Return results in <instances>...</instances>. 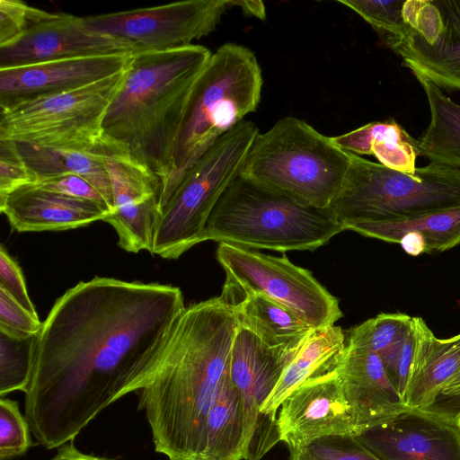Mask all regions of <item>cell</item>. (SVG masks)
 <instances>
[{"instance_id":"obj_1","label":"cell","mask_w":460,"mask_h":460,"mask_svg":"<svg viewBox=\"0 0 460 460\" xmlns=\"http://www.w3.org/2000/svg\"><path fill=\"white\" fill-rule=\"evenodd\" d=\"M178 287L94 277L57 299L39 334L25 393L31 432L47 449L75 438L137 392L185 309Z\"/></svg>"},{"instance_id":"obj_2","label":"cell","mask_w":460,"mask_h":460,"mask_svg":"<svg viewBox=\"0 0 460 460\" xmlns=\"http://www.w3.org/2000/svg\"><path fill=\"white\" fill-rule=\"evenodd\" d=\"M237 326L221 296L185 307L143 377L138 409L155 451L169 460H203L208 415L229 369Z\"/></svg>"},{"instance_id":"obj_3","label":"cell","mask_w":460,"mask_h":460,"mask_svg":"<svg viewBox=\"0 0 460 460\" xmlns=\"http://www.w3.org/2000/svg\"><path fill=\"white\" fill-rule=\"evenodd\" d=\"M211 54L196 44L134 53L105 112L104 139L155 172L161 185L172 167L191 88Z\"/></svg>"},{"instance_id":"obj_4","label":"cell","mask_w":460,"mask_h":460,"mask_svg":"<svg viewBox=\"0 0 460 460\" xmlns=\"http://www.w3.org/2000/svg\"><path fill=\"white\" fill-rule=\"evenodd\" d=\"M262 74L254 53L226 43L213 52L196 78L186 105L161 206L168 202L185 172L222 136L256 111Z\"/></svg>"},{"instance_id":"obj_5","label":"cell","mask_w":460,"mask_h":460,"mask_svg":"<svg viewBox=\"0 0 460 460\" xmlns=\"http://www.w3.org/2000/svg\"><path fill=\"white\" fill-rule=\"evenodd\" d=\"M344 230L331 207L301 202L240 173L214 207L203 240L280 252L313 251Z\"/></svg>"},{"instance_id":"obj_6","label":"cell","mask_w":460,"mask_h":460,"mask_svg":"<svg viewBox=\"0 0 460 460\" xmlns=\"http://www.w3.org/2000/svg\"><path fill=\"white\" fill-rule=\"evenodd\" d=\"M349 153L305 121L285 117L256 136L241 174L278 193L328 208L345 180Z\"/></svg>"},{"instance_id":"obj_7","label":"cell","mask_w":460,"mask_h":460,"mask_svg":"<svg viewBox=\"0 0 460 460\" xmlns=\"http://www.w3.org/2000/svg\"><path fill=\"white\" fill-rule=\"evenodd\" d=\"M349 157L343 184L330 206L345 230L460 207V169L429 163L411 175L352 153Z\"/></svg>"},{"instance_id":"obj_8","label":"cell","mask_w":460,"mask_h":460,"mask_svg":"<svg viewBox=\"0 0 460 460\" xmlns=\"http://www.w3.org/2000/svg\"><path fill=\"white\" fill-rule=\"evenodd\" d=\"M258 134L253 122L241 121L185 172L163 207L152 254L175 260L204 242L206 223L223 192L240 174Z\"/></svg>"},{"instance_id":"obj_9","label":"cell","mask_w":460,"mask_h":460,"mask_svg":"<svg viewBox=\"0 0 460 460\" xmlns=\"http://www.w3.org/2000/svg\"><path fill=\"white\" fill-rule=\"evenodd\" d=\"M125 70L75 90L1 110L0 139L98 150L103 143L105 112L121 85Z\"/></svg>"},{"instance_id":"obj_10","label":"cell","mask_w":460,"mask_h":460,"mask_svg":"<svg viewBox=\"0 0 460 460\" xmlns=\"http://www.w3.org/2000/svg\"><path fill=\"white\" fill-rule=\"evenodd\" d=\"M217 259L226 273L221 296L227 302L246 294H262L314 329L334 325L342 316L338 300L309 270L295 265L286 256H270L219 243Z\"/></svg>"},{"instance_id":"obj_11","label":"cell","mask_w":460,"mask_h":460,"mask_svg":"<svg viewBox=\"0 0 460 460\" xmlns=\"http://www.w3.org/2000/svg\"><path fill=\"white\" fill-rule=\"evenodd\" d=\"M233 0H186L84 17L100 33L126 40L137 51H164L192 45L211 33Z\"/></svg>"},{"instance_id":"obj_12","label":"cell","mask_w":460,"mask_h":460,"mask_svg":"<svg viewBox=\"0 0 460 460\" xmlns=\"http://www.w3.org/2000/svg\"><path fill=\"white\" fill-rule=\"evenodd\" d=\"M299 349L271 348L238 323L230 351L229 373L243 401V460H261L280 442L277 419L262 414L261 408Z\"/></svg>"},{"instance_id":"obj_13","label":"cell","mask_w":460,"mask_h":460,"mask_svg":"<svg viewBox=\"0 0 460 460\" xmlns=\"http://www.w3.org/2000/svg\"><path fill=\"white\" fill-rule=\"evenodd\" d=\"M113 210L102 221L118 234L119 246L128 252L152 253L154 236L162 217V185L158 176L128 153L104 140Z\"/></svg>"},{"instance_id":"obj_14","label":"cell","mask_w":460,"mask_h":460,"mask_svg":"<svg viewBox=\"0 0 460 460\" xmlns=\"http://www.w3.org/2000/svg\"><path fill=\"white\" fill-rule=\"evenodd\" d=\"M131 42L90 29L84 17L67 13L55 16L28 29L0 46V69L25 66L60 59L133 55Z\"/></svg>"},{"instance_id":"obj_15","label":"cell","mask_w":460,"mask_h":460,"mask_svg":"<svg viewBox=\"0 0 460 460\" xmlns=\"http://www.w3.org/2000/svg\"><path fill=\"white\" fill-rule=\"evenodd\" d=\"M355 438L380 460H460L456 416L431 408H410Z\"/></svg>"},{"instance_id":"obj_16","label":"cell","mask_w":460,"mask_h":460,"mask_svg":"<svg viewBox=\"0 0 460 460\" xmlns=\"http://www.w3.org/2000/svg\"><path fill=\"white\" fill-rule=\"evenodd\" d=\"M278 411L280 441L288 450L327 436L357 435L339 367L299 385L283 400Z\"/></svg>"},{"instance_id":"obj_17","label":"cell","mask_w":460,"mask_h":460,"mask_svg":"<svg viewBox=\"0 0 460 460\" xmlns=\"http://www.w3.org/2000/svg\"><path fill=\"white\" fill-rule=\"evenodd\" d=\"M132 55L85 57L0 69L1 110L75 90L124 71Z\"/></svg>"},{"instance_id":"obj_18","label":"cell","mask_w":460,"mask_h":460,"mask_svg":"<svg viewBox=\"0 0 460 460\" xmlns=\"http://www.w3.org/2000/svg\"><path fill=\"white\" fill-rule=\"evenodd\" d=\"M339 372L357 435L410 409L375 352L347 345Z\"/></svg>"},{"instance_id":"obj_19","label":"cell","mask_w":460,"mask_h":460,"mask_svg":"<svg viewBox=\"0 0 460 460\" xmlns=\"http://www.w3.org/2000/svg\"><path fill=\"white\" fill-rule=\"evenodd\" d=\"M0 211L17 232L63 231L103 220L110 210L31 182L0 199Z\"/></svg>"},{"instance_id":"obj_20","label":"cell","mask_w":460,"mask_h":460,"mask_svg":"<svg viewBox=\"0 0 460 460\" xmlns=\"http://www.w3.org/2000/svg\"><path fill=\"white\" fill-rule=\"evenodd\" d=\"M444 29L429 44L412 29L393 49L413 75H421L440 89L460 91V1L435 0Z\"/></svg>"},{"instance_id":"obj_21","label":"cell","mask_w":460,"mask_h":460,"mask_svg":"<svg viewBox=\"0 0 460 460\" xmlns=\"http://www.w3.org/2000/svg\"><path fill=\"white\" fill-rule=\"evenodd\" d=\"M414 347L404 394L412 409H429L460 371V333L437 338L421 317H412Z\"/></svg>"},{"instance_id":"obj_22","label":"cell","mask_w":460,"mask_h":460,"mask_svg":"<svg viewBox=\"0 0 460 460\" xmlns=\"http://www.w3.org/2000/svg\"><path fill=\"white\" fill-rule=\"evenodd\" d=\"M346 346V336L340 326L314 329L284 369L261 408L262 414L277 419L280 404L292 390L310 378L340 367Z\"/></svg>"},{"instance_id":"obj_23","label":"cell","mask_w":460,"mask_h":460,"mask_svg":"<svg viewBox=\"0 0 460 460\" xmlns=\"http://www.w3.org/2000/svg\"><path fill=\"white\" fill-rule=\"evenodd\" d=\"M14 143L34 181L63 174L80 176L99 190L111 212L113 210L111 185L102 151L103 143L95 151Z\"/></svg>"},{"instance_id":"obj_24","label":"cell","mask_w":460,"mask_h":460,"mask_svg":"<svg viewBox=\"0 0 460 460\" xmlns=\"http://www.w3.org/2000/svg\"><path fill=\"white\" fill-rule=\"evenodd\" d=\"M341 149L357 155H374L382 165L414 175L420 155L418 140L395 121H376L331 137Z\"/></svg>"},{"instance_id":"obj_25","label":"cell","mask_w":460,"mask_h":460,"mask_svg":"<svg viewBox=\"0 0 460 460\" xmlns=\"http://www.w3.org/2000/svg\"><path fill=\"white\" fill-rule=\"evenodd\" d=\"M227 303L234 309L238 323L271 348L296 349L314 330L292 311L262 294H246Z\"/></svg>"},{"instance_id":"obj_26","label":"cell","mask_w":460,"mask_h":460,"mask_svg":"<svg viewBox=\"0 0 460 460\" xmlns=\"http://www.w3.org/2000/svg\"><path fill=\"white\" fill-rule=\"evenodd\" d=\"M244 445L243 401L228 369L208 415L203 460H243Z\"/></svg>"},{"instance_id":"obj_27","label":"cell","mask_w":460,"mask_h":460,"mask_svg":"<svg viewBox=\"0 0 460 460\" xmlns=\"http://www.w3.org/2000/svg\"><path fill=\"white\" fill-rule=\"evenodd\" d=\"M423 88L430 111L429 124L418 139L420 155L460 169V104L427 78L414 75Z\"/></svg>"},{"instance_id":"obj_28","label":"cell","mask_w":460,"mask_h":460,"mask_svg":"<svg viewBox=\"0 0 460 460\" xmlns=\"http://www.w3.org/2000/svg\"><path fill=\"white\" fill-rule=\"evenodd\" d=\"M364 236L400 243L407 234H417L428 254L442 252L460 244V207L439 210L405 221L369 222L349 228Z\"/></svg>"},{"instance_id":"obj_29","label":"cell","mask_w":460,"mask_h":460,"mask_svg":"<svg viewBox=\"0 0 460 460\" xmlns=\"http://www.w3.org/2000/svg\"><path fill=\"white\" fill-rule=\"evenodd\" d=\"M412 317L402 313H382L349 331L348 346L371 350L378 355L395 386L404 341Z\"/></svg>"},{"instance_id":"obj_30","label":"cell","mask_w":460,"mask_h":460,"mask_svg":"<svg viewBox=\"0 0 460 460\" xmlns=\"http://www.w3.org/2000/svg\"><path fill=\"white\" fill-rule=\"evenodd\" d=\"M39 334L19 337L0 330L1 397L14 391L26 393L33 372Z\"/></svg>"},{"instance_id":"obj_31","label":"cell","mask_w":460,"mask_h":460,"mask_svg":"<svg viewBox=\"0 0 460 460\" xmlns=\"http://www.w3.org/2000/svg\"><path fill=\"white\" fill-rule=\"evenodd\" d=\"M365 20L382 42L392 50L401 42L410 27L403 22L404 1L339 0Z\"/></svg>"},{"instance_id":"obj_32","label":"cell","mask_w":460,"mask_h":460,"mask_svg":"<svg viewBox=\"0 0 460 460\" xmlns=\"http://www.w3.org/2000/svg\"><path fill=\"white\" fill-rule=\"evenodd\" d=\"M289 453V460H380L353 435L320 438Z\"/></svg>"},{"instance_id":"obj_33","label":"cell","mask_w":460,"mask_h":460,"mask_svg":"<svg viewBox=\"0 0 460 460\" xmlns=\"http://www.w3.org/2000/svg\"><path fill=\"white\" fill-rule=\"evenodd\" d=\"M29 423L17 402L0 400V460L22 456L32 446Z\"/></svg>"},{"instance_id":"obj_34","label":"cell","mask_w":460,"mask_h":460,"mask_svg":"<svg viewBox=\"0 0 460 460\" xmlns=\"http://www.w3.org/2000/svg\"><path fill=\"white\" fill-rule=\"evenodd\" d=\"M55 14L20 0H1L0 46L16 39L32 26L53 18Z\"/></svg>"},{"instance_id":"obj_35","label":"cell","mask_w":460,"mask_h":460,"mask_svg":"<svg viewBox=\"0 0 460 460\" xmlns=\"http://www.w3.org/2000/svg\"><path fill=\"white\" fill-rule=\"evenodd\" d=\"M402 14L403 22L429 44H433L444 29L435 0L404 1Z\"/></svg>"},{"instance_id":"obj_36","label":"cell","mask_w":460,"mask_h":460,"mask_svg":"<svg viewBox=\"0 0 460 460\" xmlns=\"http://www.w3.org/2000/svg\"><path fill=\"white\" fill-rule=\"evenodd\" d=\"M43 323L31 314L0 287V330L12 335L28 337L39 334Z\"/></svg>"},{"instance_id":"obj_37","label":"cell","mask_w":460,"mask_h":460,"mask_svg":"<svg viewBox=\"0 0 460 460\" xmlns=\"http://www.w3.org/2000/svg\"><path fill=\"white\" fill-rule=\"evenodd\" d=\"M33 181L15 143L0 139V199Z\"/></svg>"},{"instance_id":"obj_38","label":"cell","mask_w":460,"mask_h":460,"mask_svg":"<svg viewBox=\"0 0 460 460\" xmlns=\"http://www.w3.org/2000/svg\"><path fill=\"white\" fill-rule=\"evenodd\" d=\"M32 183L50 191L93 201L110 210L104 197L99 190L90 181L80 176L74 174L56 175L37 179Z\"/></svg>"},{"instance_id":"obj_39","label":"cell","mask_w":460,"mask_h":460,"mask_svg":"<svg viewBox=\"0 0 460 460\" xmlns=\"http://www.w3.org/2000/svg\"><path fill=\"white\" fill-rule=\"evenodd\" d=\"M0 287L31 314L39 318L28 294L22 270L3 245L0 247Z\"/></svg>"},{"instance_id":"obj_40","label":"cell","mask_w":460,"mask_h":460,"mask_svg":"<svg viewBox=\"0 0 460 460\" xmlns=\"http://www.w3.org/2000/svg\"><path fill=\"white\" fill-rule=\"evenodd\" d=\"M50 460H111L81 452L76 448L73 441L58 447L57 455Z\"/></svg>"},{"instance_id":"obj_41","label":"cell","mask_w":460,"mask_h":460,"mask_svg":"<svg viewBox=\"0 0 460 460\" xmlns=\"http://www.w3.org/2000/svg\"><path fill=\"white\" fill-rule=\"evenodd\" d=\"M400 244L402 249L411 256H418L426 252V243L422 237L417 234H407L402 237Z\"/></svg>"},{"instance_id":"obj_42","label":"cell","mask_w":460,"mask_h":460,"mask_svg":"<svg viewBox=\"0 0 460 460\" xmlns=\"http://www.w3.org/2000/svg\"><path fill=\"white\" fill-rule=\"evenodd\" d=\"M238 6L246 14L254 15L260 19L265 17L264 4L261 1H238Z\"/></svg>"},{"instance_id":"obj_43","label":"cell","mask_w":460,"mask_h":460,"mask_svg":"<svg viewBox=\"0 0 460 460\" xmlns=\"http://www.w3.org/2000/svg\"><path fill=\"white\" fill-rule=\"evenodd\" d=\"M441 395L460 397V371L445 385Z\"/></svg>"},{"instance_id":"obj_44","label":"cell","mask_w":460,"mask_h":460,"mask_svg":"<svg viewBox=\"0 0 460 460\" xmlns=\"http://www.w3.org/2000/svg\"><path fill=\"white\" fill-rule=\"evenodd\" d=\"M456 419H457L458 424L460 426V412L456 415Z\"/></svg>"}]
</instances>
